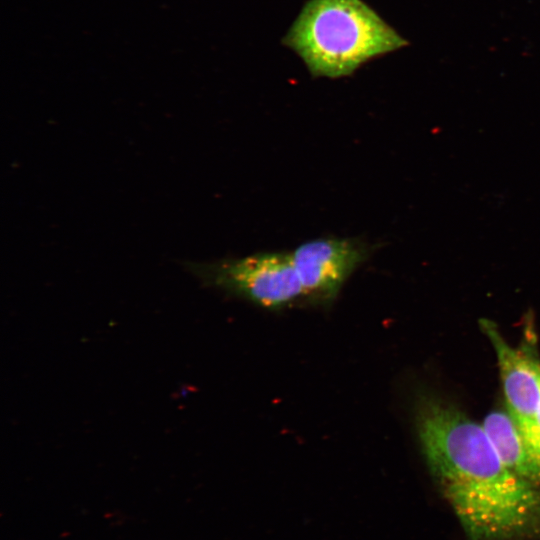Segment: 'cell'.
<instances>
[{
    "label": "cell",
    "mask_w": 540,
    "mask_h": 540,
    "mask_svg": "<svg viewBox=\"0 0 540 540\" xmlns=\"http://www.w3.org/2000/svg\"><path fill=\"white\" fill-rule=\"evenodd\" d=\"M416 429L426 464L470 540L540 536V487L504 464L482 424L424 397Z\"/></svg>",
    "instance_id": "6da1fadb"
},
{
    "label": "cell",
    "mask_w": 540,
    "mask_h": 540,
    "mask_svg": "<svg viewBox=\"0 0 540 540\" xmlns=\"http://www.w3.org/2000/svg\"><path fill=\"white\" fill-rule=\"evenodd\" d=\"M482 426L504 464L516 475L540 487V460L528 447L508 410L490 412Z\"/></svg>",
    "instance_id": "8992f818"
},
{
    "label": "cell",
    "mask_w": 540,
    "mask_h": 540,
    "mask_svg": "<svg viewBox=\"0 0 540 540\" xmlns=\"http://www.w3.org/2000/svg\"><path fill=\"white\" fill-rule=\"evenodd\" d=\"M201 282L266 310L304 303V291L291 252H259L212 262H188Z\"/></svg>",
    "instance_id": "3957f363"
},
{
    "label": "cell",
    "mask_w": 540,
    "mask_h": 540,
    "mask_svg": "<svg viewBox=\"0 0 540 540\" xmlns=\"http://www.w3.org/2000/svg\"><path fill=\"white\" fill-rule=\"evenodd\" d=\"M314 77L339 78L407 41L362 0H309L283 38Z\"/></svg>",
    "instance_id": "7a4b0ae2"
},
{
    "label": "cell",
    "mask_w": 540,
    "mask_h": 540,
    "mask_svg": "<svg viewBox=\"0 0 540 540\" xmlns=\"http://www.w3.org/2000/svg\"><path fill=\"white\" fill-rule=\"evenodd\" d=\"M480 326L489 338L498 361L507 410L524 437L540 431L537 412L540 406V361L534 348H514L502 337L496 324L481 319Z\"/></svg>",
    "instance_id": "5b68a950"
},
{
    "label": "cell",
    "mask_w": 540,
    "mask_h": 540,
    "mask_svg": "<svg viewBox=\"0 0 540 540\" xmlns=\"http://www.w3.org/2000/svg\"><path fill=\"white\" fill-rule=\"evenodd\" d=\"M537 421H538V423L540 425V406H539L538 412H537Z\"/></svg>",
    "instance_id": "52a82bcc"
},
{
    "label": "cell",
    "mask_w": 540,
    "mask_h": 540,
    "mask_svg": "<svg viewBox=\"0 0 540 540\" xmlns=\"http://www.w3.org/2000/svg\"><path fill=\"white\" fill-rule=\"evenodd\" d=\"M372 251L373 247L359 238H317L296 247L291 257L304 291V303L332 305Z\"/></svg>",
    "instance_id": "277c9868"
}]
</instances>
